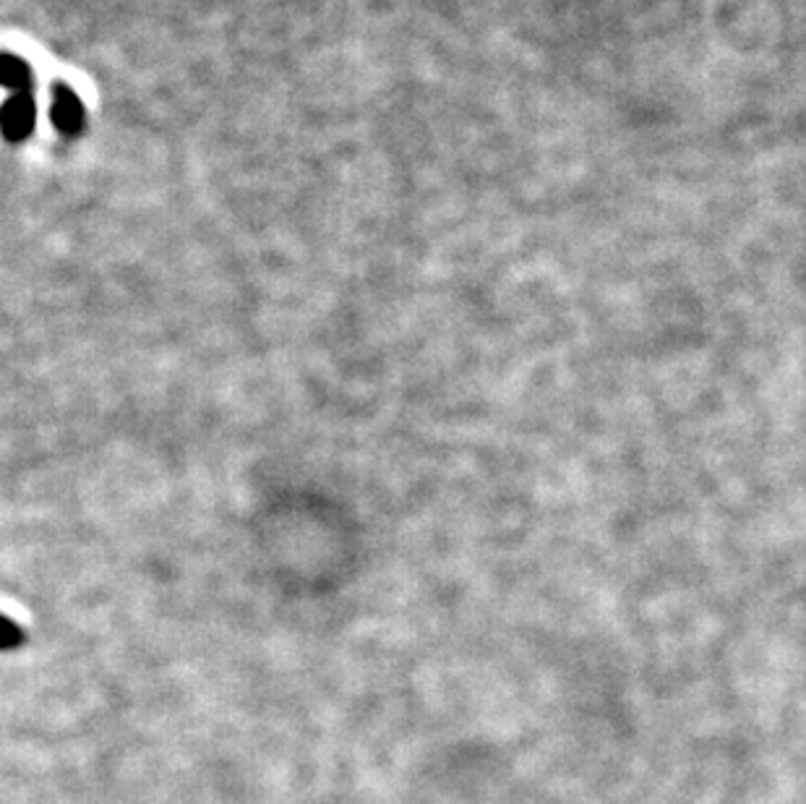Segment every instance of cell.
<instances>
[{
    "mask_svg": "<svg viewBox=\"0 0 806 804\" xmlns=\"http://www.w3.org/2000/svg\"><path fill=\"white\" fill-rule=\"evenodd\" d=\"M19 645H24V630L0 614V650H14Z\"/></svg>",
    "mask_w": 806,
    "mask_h": 804,
    "instance_id": "obj_4",
    "label": "cell"
},
{
    "mask_svg": "<svg viewBox=\"0 0 806 804\" xmlns=\"http://www.w3.org/2000/svg\"><path fill=\"white\" fill-rule=\"evenodd\" d=\"M37 123L32 94H11L0 108V131L8 141H24Z\"/></svg>",
    "mask_w": 806,
    "mask_h": 804,
    "instance_id": "obj_1",
    "label": "cell"
},
{
    "mask_svg": "<svg viewBox=\"0 0 806 804\" xmlns=\"http://www.w3.org/2000/svg\"><path fill=\"white\" fill-rule=\"evenodd\" d=\"M50 115H53V126L58 128L63 136H76L81 134V128L87 123V113L84 105L68 87H55L53 89V105H50Z\"/></svg>",
    "mask_w": 806,
    "mask_h": 804,
    "instance_id": "obj_2",
    "label": "cell"
},
{
    "mask_svg": "<svg viewBox=\"0 0 806 804\" xmlns=\"http://www.w3.org/2000/svg\"><path fill=\"white\" fill-rule=\"evenodd\" d=\"M0 87L14 94H29V89H32V68L16 55L0 53Z\"/></svg>",
    "mask_w": 806,
    "mask_h": 804,
    "instance_id": "obj_3",
    "label": "cell"
}]
</instances>
